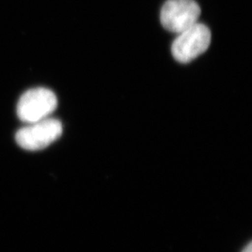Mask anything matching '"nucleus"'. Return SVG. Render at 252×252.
<instances>
[{"instance_id":"nucleus-1","label":"nucleus","mask_w":252,"mask_h":252,"mask_svg":"<svg viewBox=\"0 0 252 252\" xmlns=\"http://www.w3.org/2000/svg\"><path fill=\"white\" fill-rule=\"evenodd\" d=\"M57 107L55 93L45 88L27 91L17 103V116L26 124H32L49 118Z\"/></svg>"},{"instance_id":"nucleus-2","label":"nucleus","mask_w":252,"mask_h":252,"mask_svg":"<svg viewBox=\"0 0 252 252\" xmlns=\"http://www.w3.org/2000/svg\"><path fill=\"white\" fill-rule=\"evenodd\" d=\"M211 39L212 34L208 27L197 22L178 33L171 45V53L177 62L188 63L207 50Z\"/></svg>"},{"instance_id":"nucleus-3","label":"nucleus","mask_w":252,"mask_h":252,"mask_svg":"<svg viewBox=\"0 0 252 252\" xmlns=\"http://www.w3.org/2000/svg\"><path fill=\"white\" fill-rule=\"evenodd\" d=\"M62 134V123L55 119H43L28 124L17 131L16 140L24 150L30 151L43 150L54 142Z\"/></svg>"},{"instance_id":"nucleus-4","label":"nucleus","mask_w":252,"mask_h":252,"mask_svg":"<svg viewBox=\"0 0 252 252\" xmlns=\"http://www.w3.org/2000/svg\"><path fill=\"white\" fill-rule=\"evenodd\" d=\"M200 14L201 8L194 0H167L160 20L167 31L180 33L197 23Z\"/></svg>"},{"instance_id":"nucleus-5","label":"nucleus","mask_w":252,"mask_h":252,"mask_svg":"<svg viewBox=\"0 0 252 252\" xmlns=\"http://www.w3.org/2000/svg\"><path fill=\"white\" fill-rule=\"evenodd\" d=\"M243 252H252V244H249V245L245 248V250L243 251Z\"/></svg>"}]
</instances>
